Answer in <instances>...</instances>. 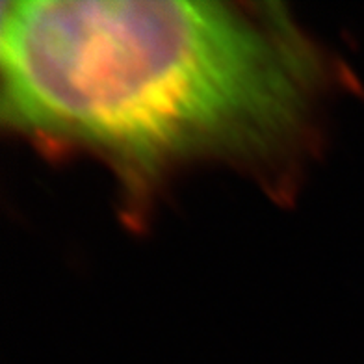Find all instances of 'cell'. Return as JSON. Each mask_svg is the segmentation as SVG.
Here are the masks:
<instances>
[{"label":"cell","instance_id":"obj_1","mask_svg":"<svg viewBox=\"0 0 364 364\" xmlns=\"http://www.w3.org/2000/svg\"><path fill=\"white\" fill-rule=\"evenodd\" d=\"M0 62L17 129L145 175L279 149L301 127L316 80L283 17L221 2H11Z\"/></svg>","mask_w":364,"mask_h":364}]
</instances>
